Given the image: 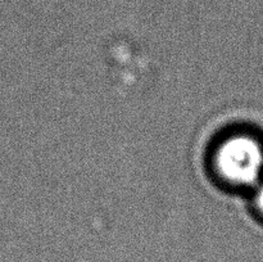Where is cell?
<instances>
[{
    "mask_svg": "<svg viewBox=\"0 0 263 262\" xmlns=\"http://www.w3.org/2000/svg\"><path fill=\"white\" fill-rule=\"evenodd\" d=\"M213 172L230 186H256L263 172V146L248 133L225 135L212 153Z\"/></svg>",
    "mask_w": 263,
    "mask_h": 262,
    "instance_id": "1",
    "label": "cell"
},
{
    "mask_svg": "<svg viewBox=\"0 0 263 262\" xmlns=\"http://www.w3.org/2000/svg\"><path fill=\"white\" fill-rule=\"evenodd\" d=\"M254 204L258 212L263 215V180L256 185V194H254Z\"/></svg>",
    "mask_w": 263,
    "mask_h": 262,
    "instance_id": "2",
    "label": "cell"
}]
</instances>
